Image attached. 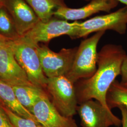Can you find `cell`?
Listing matches in <instances>:
<instances>
[{
    "mask_svg": "<svg viewBox=\"0 0 127 127\" xmlns=\"http://www.w3.org/2000/svg\"><path fill=\"white\" fill-rule=\"evenodd\" d=\"M121 45L109 44L104 46L98 53V67L91 77L82 79L75 88L78 104L95 99L107 109L106 102L109 88L121 74L123 59L126 56ZM111 110V109H110Z\"/></svg>",
    "mask_w": 127,
    "mask_h": 127,
    "instance_id": "cell-1",
    "label": "cell"
},
{
    "mask_svg": "<svg viewBox=\"0 0 127 127\" xmlns=\"http://www.w3.org/2000/svg\"><path fill=\"white\" fill-rule=\"evenodd\" d=\"M39 44L20 36L11 42L15 59L34 86L46 90L48 79L43 72L37 50Z\"/></svg>",
    "mask_w": 127,
    "mask_h": 127,
    "instance_id": "cell-2",
    "label": "cell"
},
{
    "mask_svg": "<svg viewBox=\"0 0 127 127\" xmlns=\"http://www.w3.org/2000/svg\"><path fill=\"white\" fill-rule=\"evenodd\" d=\"M105 31L96 32L93 36L82 41L70 71L65 76L74 84L79 80L92 76L97 69V46Z\"/></svg>",
    "mask_w": 127,
    "mask_h": 127,
    "instance_id": "cell-3",
    "label": "cell"
},
{
    "mask_svg": "<svg viewBox=\"0 0 127 127\" xmlns=\"http://www.w3.org/2000/svg\"><path fill=\"white\" fill-rule=\"evenodd\" d=\"M80 23L77 21L69 22L66 20L53 17L46 21L40 20L22 36L35 44L48 42L55 38L64 35L71 39H77Z\"/></svg>",
    "mask_w": 127,
    "mask_h": 127,
    "instance_id": "cell-4",
    "label": "cell"
},
{
    "mask_svg": "<svg viewBox=\"0 0 127 127\" xmlns=\"http://www.w3.org/2000/svg\"><path fill=\"white\" fill-rule=\"evenodd\" d=\"M53 104L63 115L73 117L77 113L76 92L74 84L65 76L48 78L46 88Z\"/></svg>",
    "mask_w": 127,
    "mask_h": 127,
    "instance_id": "cell-5",
    "label": "cell"
},
{
    "mask_svg": "<svg viewBox=\"0 0 127 127\" xmlns=\"http://www.w3.org/2000/svg\"><path fill=\"white\" fill-rule=\"evenodd\" d=\"M78 47L63 48L59 52L47 46L38 45L37 50L43 72L48 78L66 76L73 65Z\"/></svg>",
    "mask_w": 127,
    "mask_h": 127,
    "instance_id": "cell-6",
    "label": "cell"
},
{
    "mask_svg": "<svg viewBox=\"0 0 127 127\" xmlns=\"http://www.w3.org/2000/svg\"><path fill=\"white\" fill-rule=\"evenodd\" d=\"M127 27V7L125 6L114 12L80 22L77 38L85 37L94 32L108 30L123 34L126 32Z\"/></svg>",
    "mask_w": 127,
    "mask_h": 127,
    "instance_id": "cell-7",
    "label": "cell"
},
{
    "mask_svg": "<svg viewBox=\"0 0 127 127\" xmlns=\"http://www.w3.org/2000/svg\"><path fill=\"white\" fill-rule=\"evenodd\" d=\"M77 113L82 127H119L122 121L111 110L107 109L96 100H88L79 104Z\"/></svg>",
    "mask_w": 127,
    "mask_h": 127,
    "instance_id": "cell-8",
    "label": "cell"
},
{
    "mask_svg": "<svg viewBox=\"0 0 127 127\" xmlns=\"http://www.w3.org/2000/svg\"><path fill=\"white\" fill-rule=\"evenodd\" d=\"M29 111L43 127H78L73 117H65L60 113L48 94L41 97Z\"/></svg>",
    "mask_w": 127,
    "mask_h": 127,
    "instance_id": "cell-9",
    "label": "cell"
},
{
    "mask_svg": "<svg viewBox=\"0 0 127 127\" xmlns=\"http://www.w3.org/2000/svg\"><path fill=\"white\" fill-rule=\"evenodd\" d=\"M11 42L0 50V79L12 86H34L15 59Z\"/></svg>",
    "mask_w": 127,
    "mask_h": 127,
    "instance_id": "cell-10",
    "label": "cell"
},
{
    "mask_svg": "<svg viewBox=\"0 0 127 127\" xmlns=\"http://www.w3.org/2000/svg\"><path fill=\"white\" fill-rule=\"evenodd\" d=\"M4 7L11 15L20 36L28 32L40 20L25 0H5Z\"/></svg>",
    "mask_w": 127,
    "mask_h": 127,
    "instance_id": "cell-11",
    "label": "cell"
},
{
    "mask_svg": "<svg viewBox=\"0 0 127 127\" xmlns=\"http://www.w3.org/2000/svg\"><path fill=\"white\" fill-rule=\"evenodd\" d=\"M118 2L116 0H91L89 3L80 8L60 7L55 11L54 16L67 21H77L101 11L109 12L118 5Z\"/></svg>",
    "mask_w": 127,
    "mask_h": 127,
    "instance_id": "cell-12",
    "label": "cell"
},
{
    "mask_svg": "<svg viewBox=\"0 0 127 127\" xmlns=\"http://www.w3.org/2000/svg\"><path fill=\"white\" fill-rule=\"evenodd\" d=\"M0 101L2 102L6 107L19 116L36 120L32 113L20 104L15 94L12 86L0 79Z\"/></svg>",
    "mask_w": 127,
    "mask_h": 127,
    "instance_id": "cell-13",
    "label": "cell"
},
{
    "mask_svg": "<svg viewBox=\"0 0 127 127\" xmlns=\"http://www.w3.org/2000/svg\"><path fill=\"white\" fill-rule=\"evenodd\" d=\"M42 21L49 20L60 7L67 6L64 0H25Z\"/></svg>",
    "mask_w": 127,
    "mask_h": 127,
    "instance_id": "cell-14",
    "label": "cell"
},
{
    "mask_svg": "<svg viewBox=\"0 0 127 127\" xmlns=\"http://www.w3.org/2000/svg\"><path fill=\"white\" fill-rule=\"evenodd\" d=\"M15 94L20 104L29 110L43 95L45 91L34 86H12Z\"/></svg>",
    "mask_w": 127,
    "mask_h": 127,
    "instance_id": "cell-15",
    "label": "cell"
},
{
    "mask_svg": "<svg viewBox=\"0 0 127 127\" xmlns=\"http://www.w3.org/2000/svg\"><path fill=\"white\" fill-rule=\"evenodd\" d=\"M106 102L111 110L120 106L127 108V85L115 80L108 91Z\"/></svg>",
    "mask_w": 127,
    "mask_h": 127,
    "instance_id": "cell-16",
    "label": "cell"
},
{
    "mask_svg": "<svg viewBox=\"0 0 127 127\" xmlns=\"http://www.w3.org/2000/svg\"><path fill=\"white\" fill-rule=\"evenodd\" d=\"M0 34L12 39L20 37L13 19L4 6L0 8Z\"/></svg>",
    "mask_w": 127,
    "mask_h": 127,
    "instance_id": "cell-17",
    "label": "cell"
},
{
    "mask_svg": "<svg viewBox=\"0 0 127 127\" xmlns=\"http://www.w3.org/2000/svg\"><path fill=\"white\" fill-rule=\"evenodd\" d=\"M2 107L15 127H43L36 120L22 117L14 113L2 104Z\"/></svg>",
    "mask_w": 127,
    "mask_h": 127,
    "instance_id": "cell-18",
    "label": "cell"
},
{
    "mask_svg": "<svg viewBox=\"0 0 127 127\" xmlns=\"http://www.w3.org/2000/svg\"><path fill=\"white\" fill-rule=\"evenodd\" d=\"M0 127H15L11 123L0 103Z\"/></svg>",
    "mask_w": 127,
    "mask_h": 127,
    "instance_id": "cell-19",
    "label": "cell"
},
{
    "mask_svg": "<svg viewBox=\"0 0 127 127\" xmlns=\"http://www.w3.org/2000/svg\"><path fill=\"white\" fill-rule=\"evenodd\" d=\"M122 76L121 83L124 85H127V55L123 59L121 69Z\"/></svg>",
    "mask_w": 127,
    "mask_h": 127,
    "instance_id": "cell-20",
    "label": "cell"
},
{
    "mask_svg": "<svg viewBox=\"0 0 127 127\" xmlns=\"http://www.w3.org/2000/svg\"><path fill=\"white\" fill-rule=\"evenodd\" d=\"M120 110L122 114V124L123 127H127V108L123 106L118 107Z\"/></svg>",
    "mask_w": 127,
    "mask_h": 127,
    "instance_id": "cell-21",
    "label": "cell"
},
{
    "mask_svg": "<svg viewBox=\"0 0 127 127\" xmlns=\"http://www.w3.org/2000/svg\"><path fill=\"white\" fill-rule=\"evenodd\" d=\"M15 39H10L0 34V50L5 46L8 45Z\"/></svg>",
    "mask_w": 127,
    "mask_h": 127,
    "instance_id": "cell-22",
    "label": "cell"
},
{
    "mask_svg": "<svg viewBox=\"0 0 127 127\" xmlns=\"http://www.w3.org/2000/svg\"><path fill=\"white\" fill-rule=\"evenodd\" d=\"M118 2H120L123 4L125 5L126 7H127V0H116Z\"/></svg>",
    "mask_w": 127,
    "mask_h": 127,
    "instance_id": "cell-23",
    "label": "cell"
},
{
    "mask_svg": "<svg viewBox=\"0 0 127 127\" xmlns=\"http://www.w3.org/2000/svg\"><path fill=\"white\" fill-rule=\"evenodd\" d=\"M5 1V0H0V8L4 6Z\"/></svg>",
    "mask_w": 127,
    "mask_h": 127,
    "instance_id": "cell-24",
    "label": "cell"
},
{
    "mask_svg": "<svg viewBox=\"0 0 127 127\" xmlns=\"http://www.w3.org/2000/svg\"></svg>",
    "mask_w": 127,
    "mask_h": 127,
    "instance_id": "cell-25",
    "label": "cell"
}]
</instances>
